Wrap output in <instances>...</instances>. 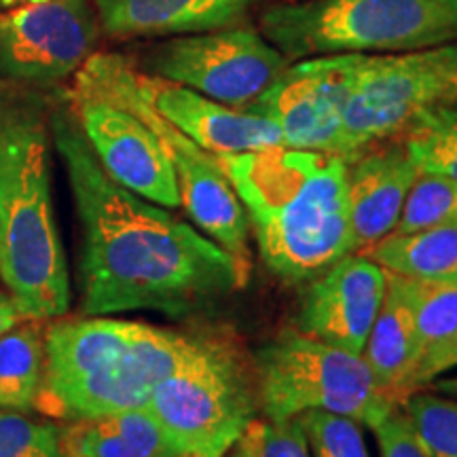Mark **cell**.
Wrapping results in <instances>:
<instances>
[{"label": "cell", "mask_w": 457, "mask_h": 457, "mask_svg": "<svg viewBox=\"0 0 457 457\" xmlns=\"http://www.w3.org/2000/svg\"><path fill=\"white\" fill-rule=\"evenodd\" d=\"M293 62L250 26L170 38L148 54L151 74L231 108H248Z\"/></svg>", "instance_id": "obj_10"}, {"label": "cell", "mask_w": 457, "mask_h": 457, "mask_svg": "<svg viewBox=\"0 0 457 457\" xmlns=\"http://www.w3.org/2000/svg\"><path fill=\"white\" fill-rule=\"evenodd\" d=\"M45 324L24 318L0 335V409H37L45 377Z\"/></svg>", "instance_id": "obj_21"}, {"label": "cell", "mask_w": 457, "mask_h": 457, "mask_svg": "<svg viewBox=\"0 0 457 457\" xmlns=\"http://www.w3.org/2000/svg\"><path fill=\"white\" fill-rule=\"evenodd\" d=\"M49 131L81 220L85 316L157 312L187 318L212 310L248 284L250 262L114 182L71 106L49 111Z\"/></svg>", "instance_id": "obj_1"}, {"label": "cell", "mask_w": 457, "mask_h": 457, "mask_svg": "<svg viewBox=\"0 0 457 457\" xmlns=\"http://www.w3.org/2000/svg\"><path fill=\"white\" fill-rule=\"evenodd\" d=\"M428 390L457 398V377H438V379H434L432 384L428 386Z\"/></svg>", "instance_id": "obj_33"}, {"label": "cell", "mask_w": 457, "mask_h": 457, "mask_svg": "<svg viewBox=\"0 0 457 457\" xmlns=\"http://www.w3.org/2000/svg\"><path fill=\"white\" fill-rule=\"evenodd\" d=\"M111 37L195 34L242 24L261 0H94Z\"/></svg>", "instance_id": "obj_17"}, {"label": "cell", "mask_w": 457, "mask_h": 457, "mask_svg": "<svg viewBox=\"0 0 457 457\" xmlns=\"http://www.w3.org/2000/svg\"><path fill=\"white\" fill-rule=\"evenodd\" d=\"M259 457H313L299 420L259 421Z\"/></svg>", "instance_id": "obj_29"}, {"label": "cell", "mask_w": 457, "mask_h": 457, "mask_svg": "<svg viewBox=\"0 0 457 457\" xmlns=\"http://www.w3.org/2000/svg\"><path fill=\"white\" fill-rule=\"evenodd\" d=\"M373 432L381 457H432L400 404L373 428Z\"/></svg>", "instance_id": "obj_28"}, {"label": "cell", "mask_w": 457, "mask_h": 457, "mask_svg": "<svg viewBox=\"0 0 457 457\" xmlns=\"http://www.w3.org/2000/svg\"><path fill=\"white\" fill-rule=\"evenodd\" d=\"M62 426L34 420L24 411L0 409V457H64Z\"/></svg>", "instance_id": "obj_26"}, {"label": "cell", "mask_w": 457, "mask_h": 457, "mask_svg": "<svg viewBox=\"0 0 457 457\" xmlns=\"http://www.w3.org/2000/svg\"><path fill=\"white\" fill-rule=\"evenodd\" d=\"M420 170L400 142H373L347 157V205L353 253L396 231Z\"/></svg>", "instance_id": "obj_16"}, {"label": "cell", "mask_w": 457, "mask_h": 457, "mask_svg": "<svg viewBox=\"0 0 457 457\" xmlns=\"http://www.w3.org/2000/svg\"><path fill=\"white\" fill-rule=\"evenodd\" d=\"M26 3H37V0H0V9H11V7H17V4H26Z\"/></svg>", "instance_id": "obj_34"}, {"label": "cell", "mask_w": 457, "mask_h": 457, "mask_svg": "<svg viewBox=\"0 0 457 457\" xmlns=\"http://www.w3.org/2000/svg\"><path fill=\"white\" fill-rule=\"evenodd\" d=\"M259 404L267 421H288L322 411L373 428L398 407L367 360L299 328L282 330L256 352Z\"/></svg>", "instance_id": "obj_7"}, {"label": "cell", "mask_w": 457, "mask_h": 457, "mask_svg": "<svg viewBox=\"0 0 457 457\" xmlns=\"http://www.w3.org/2000/svg\"><path fill=\"white\" fill-rule=\"evenodd\" d=\"M43 96L0 85V279L24 318L71 310V278L49 176Z\"/></svg>", "instance_id": "obj_3"}, {"label": "cell", "mask_w": 457, "mask_h": 457, "mask_svg": "<svg viewBox=\"0 0 457 457\" xmlns=\"http://www.w3.org/2000/svg\"><path fill=\"white\" fill-rule=\"evenodd\" d=\"M256 438H259V420L248 426V430L242 434V438L228 449L225 457H259L256 453Z\"/></svg>", "instance_id": "obj_31"}, {"label": "cell", "mask_w": 457, "mask_h": 457, "mask_svg": "<svg viewBox=\"0 0 457 457\" xmlns=\"http://www.w3.org/2000/svg\"><path fill=\"white\" fill-rule=\"evenodd\" d=\"M182 457H193V455H182Z\"/></svg>", "instance_id": "obj_35"}, {"label": "cell", "mask_w": 457, "mask_h": 457, "mask_svg": "<svg viewBox=\"0 0 457 457\" xmlns=\"http://www.w3.org/2000/svg\"><path fill=\"white\" fill-rule=\"evenodd\" d=\"M394 138L420 174L457 180V100L421 108Z\"/></svg>", "instance_id": "obj_22"}, {"label": "cell", "mask_w": 457, "mask_h": 457, "mask_svg": "<svg viewBox=\"0 0 457 457\" xmlns=\"http://www.w3.org/2000/svg\"><path fill=\"white\" fill-rule=\"evenodd\" d=\"M296 420L313 457H370L358 421L322 411L303 413Z\"/></svg>", "instance_id": "obj_27"}, {"label": "cell", "mask_w": 457, "mask_h": 457, "mask_svg": "<svg viewBox=\"0 0 457 457\" xmlns=\"http://www.w3.org/2000/svg\"><path fill=\"white\" fill-rule=\"evenodd\" d=\"M386 271L457 286V227L392 233L360 253Z\"/></svg>", "instance_id": "obj_20"}, {"label": "cell", "mask_w": 457, "mask_h": 457, "mask_svg": "<svg viewBox=\"0 0 457 457\" xmlns=\"http://www.w3.org/2000/svg\"><path fill=\"white\" fill-rule=\"evenodd\" d=\"M20 320H24V316L17 310L13 296L7 293V288H0V335H3L4 330H9L11 327H15Z\"/></svg>", "instance_id": "obj_32"}, {"label": "cell", "mask_w": 457, "mask_h": 457, "mask_svg": "<svg viewBox=\"0 0 457 457\" xmlns=\"http://www.w3.org/2000/svg\"><path fill=\"white\" fill-rule=\"evenodd\" d=\"M362 358L381 387L400 398L420 362L411 278L387 271L384 303L370 328Z\"/></svg>", "instance_id": "obj_18"}, {"label": "cell", "mask_w": 457, "mask_h": 457, "mask_svg": "<svg viewBox=\"0 0 457 457\" xmlns=\"http://www.w3.org/2000/svg\"><path fill=\"white\" fill-rule=\"evenodd\" d=\"M360 54L316 55L296 60L279 74L245 112L278 125L284 146L337 155L343 106Z\"/></svg>", "instance_id": "obj_12"}, {"label": "cell", "mask_w": 457, "mask_h": 457, "mask_svg": "<svg viewBox=\"0 0 457 457\" xmlns=\"http://www.w3.org/2000/svg\"><path fill=\"white\" fill-rule=\"evenodd\" d=\"M68 106L96 159L114 182L163 208H180L168 155L153 129L117 102L72 85Z\"/></svg>", "instance_id": "obj_13"}, {"label": "cell", "mask_w": 457, "mask_h": 457, "mask_svg": "<svg viewBox=\"0 0 457 457\" xmlns=\"http://www.w3.org/2000/svg\"><path fill=\"white\" fill-rule=\"evenodd\" d=\"M145 409L180 455L225 457L259 413L256 377L233 343L193 339Z\"/></svg>", "instance_id": "obj_6"}, {"label": "cell", "mask_w": 457, "mask_h": 457, "mask_svg": "<svg viewBox=\"0 0 457 457\" xmlns=\"http://www.w3.org/2000/svg\"><path fill=\"white\" fill-rule=\"evenodd\" d=\"M453 369H457V333L451 335L436 350H432L421 358V362L417 364L413 375H411L404 396L415 390H424L434 379L447 375Z\"/></svg>", "instance_id": "obj_30"}, {"label": "cell", "mask_w": 457, "mask_h": 457, "mask_svg": "<svg viewBox=\"0 0 457 457\" xmlns=\"http://www.w3.org/2000/svg\"><path fill=\"white\" fill-rule=\"evenodd\" d=\"M74 85L125 106L153 129L179 180L180 208L199 231L239 261L250 262L248 219L219 157L204 151L148 104L134 81V64L128 57L94 54L79 68Z\"/></svg>", "instance_id": "obj_8"}, {"label": "cell", "mask_w": 457, "mask_h": 457, "mask_svg": "<svg viewBox=\"0 0 457 457\" xmlns=\"http://www.w3.org/2000/svg\"><path fill=\"white\" fill-rule=\"evenodd\" d=\"M387 271L369 256H343L303 290L296 328L341 350L362 356L384 303Z\"/></svg>", "instance_id": "obj_14"}, {"label": "cell", "mask_w": 457, "mask_h": 457, "mask_svg": "<svg viewBox=\"0 0 457 457\" xmlns=\"http://www.w3.org/2000/svg\"><path fill=\"white\" fill-rule=\"evenodd\" d=\"M261 32L290 62L403 54L457 43V0H301L261 13Z\"/></svg>", "instance_id": "obj_5"}, {"label": "cell", "mask_w": 457, "mask_h": 457, "mask_svg": "<svg viewBox=\"0 0 457 457\" xmlns=\"http://www.w3.org/2000/svg\"><path fill=\"white\" fill-rule=\"evenodd\" d=\"M436 227H457V180L445 179V176L420 174L411 188L394 233H411Z\"/></svg>", "instance_id": "obj_25"}, {"label": "cell", "mask_w": 457, "mask_h": 457, "mask_svg": "<svg viewBox=\"0 0 457 457\" xmlns=\"http://www.w3.org/2000/svg\"><path fill=\"white\" fill-rule=\"evenodd\" d=\"M400 407L432 457H457V398L424 387L400 398Z\"/></svg>", "instance_id": "obj_23"}, {"label": "cell", "mask_w": 457, "mask_h": 457, "mask_svg": "<svg viewBox=\"0 0 457 457\" xmlns=\"http://www.w3.org/2000/svg\"><path fill=\"white\" fill-rule=\"evenodd\" d=\"M195 337L111 316L45 324V377L37 409L62 421L145 407Z\"/></svg>", "instance_id": "obj_4"}, {"label": "cell", "mask_w": 457, "mask_h": 457, "mask_svg": "<svg viewBox=\"0 0 457 457\" xmlns=\"http://www.w3.org/2000/svg\"><path fill=\"white\" fill-rule=\"evenodd\" d=\"M219 162L273 276L305 286L353 254L345 157L271 146Z\"/></svg>", "instance_id": "obj_2"}, {"label": "cell", "mask_w": 457, "mask_h": 457, "mask_svg": "<svg viewBox=\"0 0 457 457\" xmlns=\"http://www.w3.org/2000/svg\"><path fill=\"white\" fill-rule=\"evenodd\" d=\"M457 100V43L403 54H360L337 155L390 140L421 108Z\"/></svg>", "instance_id": "obj_9"}, {"label": "cell", "mask_w": 457, "mask_h": 457, "mask_svg": "<svg viewBox=\"0 0 457 457\" xmlns=\"http://www.w3.org/2000/svg\"><path fill=\"white\" fill-rule=\"evenodd\" d=\"M60 447L64 457H182L145 407L66 421Z\"/></svg>", "instance_id": "obj_19"}, {"label": "cell", "mask_w": 457, "mask_h": 457, "mask_svg": "<svg viewBox=\"0 0 457 457\" xmlns=\"http://www.w3.org/2000/svg\"><path fill=\"white\" fill-rule=\"evenodd\" d=\"M98 15L91 0H37L0 11V77L51 85L94 55Z\"/></svg>", "instance_id": "obj_11"}, {"label": "cell", "mask_w": 457, "mask_h": 457, "mask_svg": "<svg viewBox=\"0 0 457 457\" xmlns=\"http://www.w3.org/2000/svg\"><path fill=\"white\" fill-rule=\"evenodd\" d=\"M134 81L148 104L210 155L225 157L284 146L278 125L261 114L225 106L136 66Z\"/></svg>", "instance_id": "obj_15"}, {"label": "cell", "mask_w": 457, "mask_h": 457, "mask_svg": "<svg viewBox=\"0 0 457 457\" xmlns=\"http://www.w3.org/2000/svg\"><path fill=\"white\" fill-rule=\"evenodd\" d=\"M411 295L421 362L426 353L457 333V286L411 278Z\"/></svg>", "instance_id": "obj_24"}]
</instances>
